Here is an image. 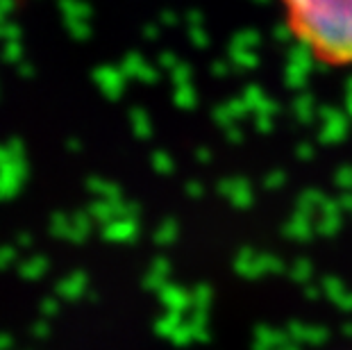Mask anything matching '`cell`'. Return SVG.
<instances>
[{"label":"cell","mask_w":352,"mask_h":350,"mask_svg":"<svg viewBox=\"0 0 352 350\" xmlns=\"http://www.w3.org/2000/svg\"><path fill=\"white\" fill-rule=\"evenodd\" d=\"M287 23L314 55L352 64V0H282Z\"/></svg>","instance_id":"cell-1"}]
</instances>
